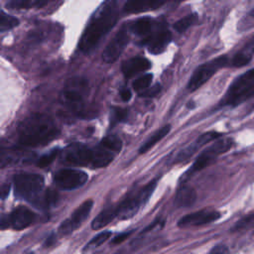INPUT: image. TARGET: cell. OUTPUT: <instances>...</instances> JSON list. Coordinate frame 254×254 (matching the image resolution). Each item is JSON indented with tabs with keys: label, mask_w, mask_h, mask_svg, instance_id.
<instances>
[{
	"label": "cell",
	"mask_w": 254,
	"mask_h": 254,
	"mask_svg": "<svg viewBox=\"0 0 254 254\" xmlns=\"http://www.w3.org/2000/svg\"><path fill=\"white\" fill-rule=\"evenodd\" d=\"M118 18L116 0H105L93 13L79 41V49L88 54L97 47L100 40L114 27Z\"/></svg>",
	"instance_id": "1"
},
{
	"label": "cell",
	"mask_w": 254,
	"mask_h": 254,
	"mask_svg": "<svg viewBox=\"0 0 254 254\" xmlns=\"http://www.w3.org/2000/svg\"><path fill=\"white\" fill-rule=\"evenodd\" d=\"M18 142L24 147L44 146L60 135V129L47 114L35 113L26 117L18 125Z\"/></svg>",
	"instance_id": "2"
},
{
	"label": "cell",
	"mask_w": 254,
	"mask_h": 254,
	"mask_svg": "<svg viewBox=\"0 0 254 254\" xmlns=\"http://www.w3.org/2000/svg\"><path fill=\"white\" fill-rule=\"evenodd\" d=\"M254 96V67L237 76L229 85L219 106H236Z\"/></svg>",
	"instance_id": "3"
},
{
	"label": "cell",
	"mask_w": 254,
	"mask_h": 254,
	"mask_svg": "<svg viewBox=\"0 0 254 254\" xmlns=\"http://www.w3.org/2000/svg\"><path fill=\"white\" fill-rule=\"evenodd\" d=\"M15 195L35 204L44 191V178L39 174L21 172L13 177Z\"/></svg>",
	"instance_id": "4"
},
{
	"label": "cell",
	"mask_w": 254,
	"mask_h": 254,
	"mask_svg": "<svg viewBox=\"0 0 254 254\" xmlns=\"http://www.w3.org/2000/svg\"><path fill=\"white\" fill-rule=\"evenodd\" d=\"M88 91V81L82 77L69 78L62 91L61 99L64 105L78 112Z\"/></svg>",
	"instance_id": "5"
},
{
	"label": "cell",
	"mask_w": 254,
	"mask_h": 254,
	"mask_svg": "<svg viewBox=\"0 0 254 254\" xmlns=\"http://www.w3.org/2000/svg\"><path fill=\"white\" fill-rule=\"evenodd\" d=\"M122 149V141L115 135L104 137L93 149L90 166L103 168L109 165Z\"/></svg>",
	"instance_id": "6"
},
{
	"label": "cell",
	"mask_w": 254,
	"mask_h": 254,
	"mask_svg": "<svg viewBox=\"0 0 254 254\" xmlns=\"http://www.w3.org/2000/svg\"><path fill=\"white\" fill-rule=\"evenodd\" d=\"M233 145L231 138H222L215 140L209 147L204 149L196 158L190 169L185 174V178H189L194 173L202 170L209 164H211L219 155L227 152Z\"/></svg>",
	"instance_id": "7"
},
{
	"label": "cell",
	"mask_w": 254,
	"mask_h": 254,
	"mask_svg": "<svg viewBox=\"0 0 254 254\" xmlns=\"http://www.w3.org/2000/svg\"><path fill=\"white\" fill-rule=\"evenodd\" d=\"M227 62H228V59L226 56H220L197 66L188 82V85H187L188 90L192 92L197 88H199L215 72H217L218 69L226 65Z\"/></svg>",
	"instance_id": "8"
},
{
	"label": "cell",
	"mask_w": 254,
	"mask_h": 254,
	"mask_svg": "<svg viewBox=\"0 0 254 254\" xmlns=\"http://www.w3.org/2000/svg\"><path fill=\"white\" fill-rule=\"evenodd\" d=\"M172 41V34L165 22H159L155 30L141 41V45L147 47L150 53L157 55L163 53Z\"/></svg>",
	"instance_id": "9"
},
{
	"label": "cell",
	"mask_w": 254,
	"mask_h": 254,
	"mask_svg": "<svg viewBox=\"0 0 254 254\" xmlns=\"http://www.w3.org/2000/svg\"><path fill=\"white\" fill-rule=\"evenodd\" d=\"M92 149L82 143H71L63 152V161L73 166H87L91 164Z\"/></svg>",
	"instance_id": "10"
},
{
	"label": "cell",
	"mask_w": 254,
	"mask_h": 254,
	"mask_svg": "<svg viewBox=\"0 0 254 254\" xmlns=\"http://www.w3.org/2000/svg\"><path fill=\"white\" fill-rule=\"evenodd\" d=\"M88 180L85 172L75 169H62L54 175L55 184L64 190H74L83 186Z\"/></svg>",
	"instance_id": "11"
},
{
	"label": "cell",
	"mask_w": 254,
	"mask_h": 254,
	"mask_svg": "<svg viewBox=\"0 0 254 254\" xmlns=\"http://www.w3.org/2000/svg\"><path fill=\"white\" fill-rule=\"evenodd\" d=\"M129 41L130 36L128 33V29L122 27L105 47L102 53V60L107 64L114 63L121 56Z\"/></svg>",
	"instance_id": "12"
},
{
	"label": "cell",
	"mask_w": 254,
	"mask_h": 254,
	"mask_svg": "<svg viewBox=\"0 0 254 254\" xmlns=\"http://www.w3.org/2000/svg\"><path fill=\"white\" fill-rule=\"evenodd\" d=\"M93 205V201L91 199L85 200L84 202H82L72 213L71 215L66 218L65 220H64L58 231L61 235H68L70 233H72L79 225H81V223L87 218L88 214L90 213V210L92 208Z\"/></svg>",
	"instance_id": "13"
},
{
	"label": "cell",
	"mask_w": 254,
	"mask_h": 254,
	"mask_svg": "<svg viewBox=\"0 0 254 254\" xmlns=\"http://www.w3.org/2000/svg\"><path fill=\"white\" fill-rule=\"evenodd\" d=\"M220 216L219 212L212 210V209H202L195 212L189 213L185 216H183L178 221V226L181 228H187V227H193V226H199L202 224L210 223L212 221H215Z\"/></svg>",
	"instance_id": "14"
},
{
	"label": "cell",
	"mask_w": 254,
	"mask_h": 254,
	"mask_svg": "<svg viewBox=\"0 0 254 254\" xmlns=\"http://www.w3.org/2000/svg\"><path fill=\"white\" fill-rule=\"evenodd\" d=\"M142 204H144V201L142 199L140 190L134 192H130L117 205V217L119 219L131 218L137 213Z\"/></svg>",
	"instance_id": "15"
},
{
	"label": "cell",
	"mask_w": 254,
	"mask_h": 254,
	"mask_svg": "<svg viewBox=\"0 0 254 254\" xmlns=\"http://www.w3.org/2000/svg\"><path fill=\"white\" fill-rule=\"evenodd\" d=\"M219 137H221V134L218 132H215V131H209V132H206V133L200 135L197 139H195V141H193L190 145H189L187 148H185L178 154L175 162L180 163V162H184V161L188 160L202 146L206 145L207 143H209L211 141L217 140Z\"/></svg>",
	"instance_id": "16"
},
{
	"label": "cell",
	"mask_w": 254,
	"mask_h": 254,
	"mask_svg": "<svg viewBox=\"0 0 254 254\" xmlns=\"http://www.w3.org/2000/svg\"><path fill=\"white\" fill-rule=\"evenodd\" d=\"M36 214L26 206H18L9 214L10 227L15 230H22L34 223Z\"/></svg>",
	"instance_id": "17"
},
{
	"label": "cell",
	"mask_w": 254,
	"mask_h": 254,
	"mask_svg": "<svg viewBox=\"0 0 254 254\" xmlns=\"http://www.w3.org/2000/svg\"><path fill=\"white\" fill-rule=\"evenodd\" d=\"M151 63L143 57H134L122 63L121 70L126 78H130L140 72L149 69Z\"/></svg>",
	"instance_id": "18"
},
{
	"label": "cell",
	"mask_w": 254,
	"mask_h": 254,
	"mask_svg": "<svg viewBox=\"0 0 254 254\" xmlns=\"http://www.w3.org/2000/svg\"><path fill=\"white\" fill-rule=\"evenodd\" d=\"M171 0H127L123 10L126 13H141L155 10Z\"/></svg>",
	"instance_id": "19"
},
{
	"label": "cell",
	"mask_w": 254,
	"mask_h": 254,
	"mask_svg": "<svg viewBox=\"0 0 254 254\" xmlns=\"http://www.w3.org/2000/svg\"><path fill=\"white\" fill-rule=\"evenodd\" d=\"M254 57V34L243 46V48L232 58L231 65L240 67L248 64Z\"/></svg>",
	"instance_id": "20"
},
{
	"label": "cell",
	"mask_w": 254,
	"mask_h": 254,
	"mask_svg": "<svg viewBox=\"0 0 254 254\" xmlns=\"http://www.w3.org/2000/svg\"><path fill=\"white\" fill-rule=\"evenodd\" d=\"M159 22L155 21L154 19L150 18V17H144V18H140L138 20H136L135 22H133L129 29L135 33L138 36H141L144 38L148 37L157 27Z\"/></svg>",
	"instance_id": "21"
},
{
	"label": "cell",
	"mask_w": 254,
	"mask_h": 254,
	"mask_svg": "<svg viewBox=\"0 0 254 254\" xmlns=\"http://www.w3.org/2000/svg\"><path fill=\"white\" fill-rule=\"evenodd\" d=\"M196 192L191 187L182 186L175 196V204L178 207H189L195 202Z\"/></svg>",
	"instance_id": "22"
},
{
	"label": "cell",
	"mask_w": 254,
	"mask_h": 254,
	"mask_svg": "<svg viewBox=\"0 0 254 254\" xmlns=\"http://www.w3.org/2000/svg\"><path fill=\"white\" fill-rule=\"evenodd\" d=\"M116 217H117V206L109 205L104 209H102L97 214V216L92 220L91 228L94 230L101 229Z\"/></svg>",
	"instance_id": "23"
},
{
	"label": "cell",
	"mask_w": 254,
	"mask_h": 254,
	"mask_svg": "<svg viewBox=\"0 0 254 254\" xmlns=\"http://www.w3.org/2000/svg\"><path fill=\"white\" fill-rule=\"evenodd\" d=\"M171 130V125H165L159 130H157L139 149V154H144L153 148L159 141H161Z\"/></svg>",
	"instance_id": "24"
},
{
	"label": "cell",
	"mask_w": 254,
	"mask_h": 254,
	"mask_svg": "<svg viewBox=\"0 0 254 254\" xmlns=\"http://www.w3.org/2000/svg\"><path fill=\"white\" fill-rule=\"evenodd\" d=\"M59 200V192L54 189H48L47 190H44L41 196L39 197L38 201L35 203L38 207L42 208H49L57 204Z\"/></svg>",
	"instance_id": "25"
},
{
	"label": "cell",
	"mask_w": 254,
	"mask_h": 254,
	"mask_svg": "<svg viewBox=\"0 0 254 254\" xmlns=\"http://www.w3.org/2000/svg\"><path fill=\"white\" fill-rule=\"evenodd\" d=\"M50 0H9L6 7L9 9H31L39 8L47 4Z\"/></svg>",
	"instance_id": "26"
},
{
	"label": "cell",
	"mask_w": 254,
	"mask_h": 254,
	"mask_svg": "<svg viewBox=\"0 0 254 254\" xmlns=\"http://www.w3.org/2000/svg\"><path fill=\"white\" fill-rule=\"evenodd\" d=\"M110 236H111V232L110 231H102V232L98 233L92 239H90L89 242L84 246L83 252L90 251V250H93V249L99 247L101 244L106 242L110 238Z\"/></svg>",
	"instance_id": "27"
},
{
	"label": "cell",
	"mask_w": 254,
	"mask_h": 254,
	"mask_svg": "<svg viewBox=\"0 0 254 254\" xmlns=\"http://www.w3.org/2000/svg\"><path fill=\"white\" fill-rule=\"evenodd\" d=\"M197 20V15L195 13L187 15L186 17L180 19L174 24V28L178 33L186 32L190 26H192Z\"/></svg>",
	"instance_id": "28"
},
{
	"label": "cell",
	"mask_w": 254,
	"mask_h": 254,
	"mask_svg": "<svg viewBox=\"0 0 254 254\" xmlns=\"http://www.w3.org/2000/svg\"><path fill=\"white\" fill-rule=\"evenodd\" d=\"M19 25V20L12 16L7 14L4 11H1V19H0V30L1 32H5L8 30H11Z\"/></svg>",
	"instance_id": "29"
},
{
	"label": "cell",
	"mask_w": 254,
	"mask_h": 254,
	"mask_svg": "<svg viewBox=\"0 0 254 254\" xmlns=\"http://www.w3.org/2000/svg\"><path fill=\"white\" fill-rule=\"evenodd\" d=\"M153 80V74L152 73H147L144 74L140 77H138L137 79L134 80L133 82V88L138 91L139 93L144 91L145 89H147L148 87H150V84Z\"/></svg>",
	"instance_id": "30"
},
{
	"label": "cell",
	"mask_w": 254,
	"mask_h": 254,
	"mask_svg": "<svg viewBox=\"0 0 254 254\" xmlns=\"http://www.w3.org/2000/svg\"><path fill=\"white\" fill-rule=\"evenodd\" d=\"M128 110L125 108L120 107H113L111 110V116H110V123L113 127L115 124L125 121L128 117Z\"/></svg>",
	"instance_id": "31"
},
{
	"label": "cell",
	"mask_w": 254,
	"mask_h": 254,
	"mask_svg": "<svg viewBox=\"0 0 254 254\" xmlns=\"http://www.w3.org/2000/svg\"><path fill=\"white\" fill-rule=\"evenodd\" d=\"M59 154V149H54L52 150L51 152L43 155L41 158H39L38 162H37V165L41 168H44V167H47L49 166L55 159L56 157L58 156Z\"/></svg>",
	"instance_id": "32"
},
{
	"label": "cell",
	"mask_w": 254,
	"mask_h": 254,
	"mask_svg": "<svg viewBox=\"0 0 254 254\" xmlns=\"http://www.w3.org/2000/svg\"><path fill=\"white\" fill-rule=\"evenodd\" d=\"M156 186H157V180H153V181H151L149 184H147L145 187H143L140 190V193H141L142 199L144 201V204L148 201L149 197L151 196V194L153 193L154 190L156 189Z\"/></svg>",
	"instance_id": "33"
},
{
	"label": "cell",
	"mask_w": 254,
	"mask_h": 254,
	"mask_svg": "<svg viewBox=\"0 0 254 254\" xmlns=\"http://www.w3.org/2000/svg\"><path fill=\"white\" fill-rule=\"evenodd\" d=\"M160 91H161V85L159 83H156V84L152 85L151 87H148L144 91L140 92L139 95L142 97H145V98H150V97L156 96Z\"/></svg>",
	"instance_id": "34"
},
{
	"label": "cell",
	"mask_w": 254,
	"mask_h": 254,
	"mask_svg": "<svg viewBox=\"0 0 254 254\" xmlns=\"http://www.w3.org/2000/svg\"><path fill=\"white\" fill-rule=\"evenodd\" d=\"M207 254H229V250L227 246L220 244V245L214 246Z\"/></svg>",
	"instance_id": "35"
},
{
	"label": "cell",
	"mask_w": 254,
	"mask_h": 254,
	"mask_svg": "<svg viewBox=\"0 0 254 254\" xmlns=\"http://www.w3.org/2000/svg\"><path fill=\"white\" fill-rule=\"evenodd\" d=\"M131 96H132L131 91H130L128 88L124 87V88H122V89L120 90V97L122 98L123 101H128V100H130Z\"/></svg>",
	"instance_id": "36"
},
{
	"label": "cell",
	"mask_w": 254,
	"mask_h": 254,
	"mask_svg": "<svg viewBox=\"0 0 254 254\" xmlns=\"http://www.w3.org/2000/svg\"><path fill=\"white\" fill-rule=\"evenodd\" d=\"M130 235V232H124V233H121L119 235H117L113 240H112V244H118V243H121L122 241H124L128 236Z\"/></svg>",
	"instance_id": "37"
},
{
	"label": "cell",
	"mask_w": 254,
	"mask_h": 254,
	"mask_svg": "<svg viewBox=\"0 0 254 254\" xmlns=\"http://www.w3.org/2000/svg\"><path fill=\"white\" fill-rule=\"evenodd\" d=\"M252 219H254V214H252V215H249V216L245 217L244 219L240 220V221L237 223V225L235 226V228H234V229H238V228H241V227H243L245 224L249 223V222H250Z\"/></svg>",
	"instance_id": "38"
},
{
	"label": "cell",
	"mask_w": 254,
	"mask_h": 254,
	"mask_svg": "<svg viewBox=\"0 0 254 254\" xmlns=\"http://www.w3.org/2000/svg\"><path fill=\"white\" fill-rule=\"evenodd\" d=\"M7 227H10V223H9V215H2L1 217V228L5 229Z\"/></svg>",
	"instance_id": "39"
},
{
	"label": "cell",
	"mask_w": 254,
	"mask_h": 254,
	"mask_svg": "<svg viewBox=\"0 0 254 254\" xmlns=\"http://www.w3.org/2000/svg\"><path fill=\"white\" fill-rule=\"evenodd\" d=\"M9 190H10V186L8 184L2 186V188H1V197L2 198L6 197V195L9 193Z\"/></svg>",
	"instance_id": "40"
},
{
	"label": "cell",
	"mask_w": 254,
	"mask_h": 254,
	"mask_svg": "<svg viewBox=\"0 0 254 254\" xmlns=\"http://www.w3.org/2000/svg\"><path fill=\"white\" fill-rule=\"evenodd\" d=\"M251 15H252V16H253V17H254V9H253V10H252V12H251Z\"/></svg>",
	"instance_id": "41"
},
{
	"label": "cell",
	"mask_w": 254,
	"mask_h": 254,
	"mask_svg": "<svg viewBox=\"0 0 254 254\" xmlns=\"http://www.w3.org/2000/svg\"><path fill=\"white\" fill-rule=\"evenodd\" d=\"M28 254H34V253H28Z\"/></svg>",
	"instance_id": "42"
}]
</instances>
